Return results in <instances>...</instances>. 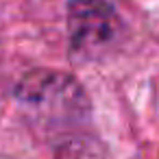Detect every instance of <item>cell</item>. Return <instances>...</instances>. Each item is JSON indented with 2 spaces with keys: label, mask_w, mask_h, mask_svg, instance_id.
<instances>
[{
  "label": "cell",
  "mask_w": 159,
  "mask_h": 159,
  "mask_svg": "<svg viewBox=\"0 0 159 159\" xmlns=\"http://www.w3.org/2000/svg\"><path fill=\"white\" fill-rule=\"evenodd\" d=\"M122 33V22L107 0H70L68 37L74 55L96 59L107 52Z\"/></svg>",
  "instance_id": "2"
},
{
  "label": "cell",
  "mask_w": 159,
  "mask_h": 159,
  "mask_svg": "<svg viewBox=\"0 0 159 159\" xmlns=\"http://www.w3.org/2000/svg\"><path fill=\"white\" fill-rule=\"evenodd\" d=\"M26 120L44 133L76 129L89 118V98L81 83L57 70H31L16 87Z\"/></svg>",
  "instance_id": "1"
}]
</instances>
